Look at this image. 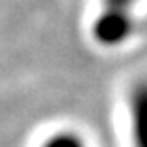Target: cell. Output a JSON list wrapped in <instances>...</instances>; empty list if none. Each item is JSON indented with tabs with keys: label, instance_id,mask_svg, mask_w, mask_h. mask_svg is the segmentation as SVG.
<instances>
[{
	"label": "cell",
	"instance_id": "7a4b0ae2",
	"mask_svg": "<svg viewBox=\"0 0 147 147\" xmlns=\"http://www.w3.org/2000/svg\"><path fill=\"white\" fill-rule=\"evenodd\" d=\"M124 125L127 147H147V77L136 79L125 92Z\"/></svg>",
	"mask_w": 147,
	"mask_h": 147
},
{
	"label": "cell",
	"instance_id": "6da1fadb",
	"mask_svg": "<svg viewBox=\"0 0 147 147\" xmlns=\"http://www.w3.org/2000/svg\"><path fill=\"white\" fill-rule=\"evenodd\" d=\"M141 0H96L92 18V39L102 47L125 43L136 34V8Z\"/></svg>",
	"mask_w": 147,
	"mask_h": 147
},
{
	"label": "cell",
	"instance_id": "3957f363",
	"mask_svg": "<svg viewBox=\"0 0 147 147\" xmlns=\"http://www.w3.org/2000/svg\"><path fill=\"white\" fill-rule=\"evenodd\" d=\"M35 147H88L84 136L71 127H57L39 139Z\"/></svg>",
	"mask_w": 147,
	"mask_h": 147
}]
</instances>
